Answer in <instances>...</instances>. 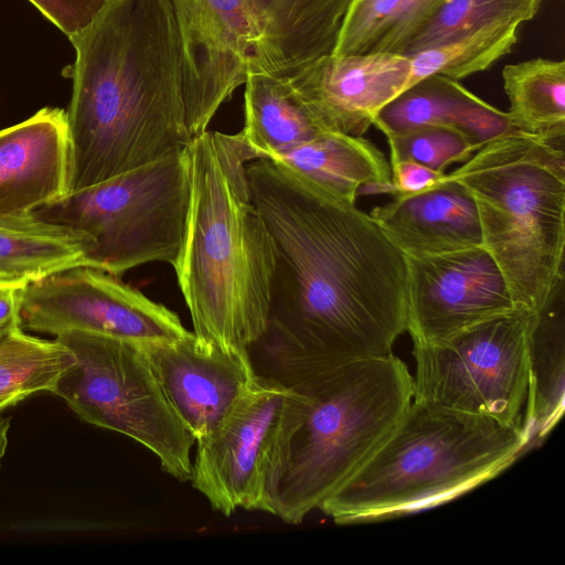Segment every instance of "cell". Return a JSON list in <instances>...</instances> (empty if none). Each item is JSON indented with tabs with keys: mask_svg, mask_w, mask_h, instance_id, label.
Returning <instances> with one entry per match:
<instances>
[{
	"mask_svg": "<svg viewBox=\"0 0 565 565\" xmlns=\"http://www.w3.org/2000/svg\"><path fill=\"white\" fill-rule=\"evenodd\" d=\"M170 2L182 50L185 121L194 138L249 73H271L278 0Z\"/></svg>",
	"mask_w": 565,
	"mask_h": 565,
	"instance_id": "8fae6325",
	"label": "cell"
},
{
	"mask_svg": "<svg viewBox=\"0 0 565 565\" xmlns=\"http://www.w3.org/2000/svg\"><path fill=\"white\" fill-rule=\"evenodd\" d=\"M411 73L406 55L330 54L287 82L323 130L362 137L379 111L411 86Z\"/></svg>",
	"mask_w": 565,
	"mask_h": 565,
	"instance_id": "5bb4252c",
	"label": "cell"
},
{
	"mask_svg": "<svg viewBox=\"0 0 565 565\" xmlns=\"http://www.w3.org/2000/svg\"><path fill=\"white\" fill-rule=\"evenodd\" d=\"M413 396V376L393 353L332 374L310 396L291 437L273 514L299 524L319 509L384 445Z\"/></svg>",
	"mask_w": 565,
	"mask_h": 565,
	"instance_id": "8992f818",
	"label": "cell"
},
{
	"mask_svg": "<svg viewBox=\"0 0 565 565\" xmlns=\"http://www.w3.org/2000/svg\"><path fill=\"white\" fill-rule=\"evenodd\" d=\"M386 140L391 163L408 160L438 172L467 161L477 151L461 132L444 126H422L387 136Z\"/></svg>",
	"mask_w": 565,
	"mask_h": 565,
	"instance_id": "4316f807",
	"label": "cell"
},
{
	"mask_svg": "<svg viewBox=\"0 0 565 565\" xmlns=\"http://www.w3.org/2000/svg\"><path fill=\"white\" fill-rule=\"evenodd\" d=\"M518 24L484 26L409 57L411 86L429 75H443L456 81L489 68L509 54L518 42Z\"/></svg>",
	"mask_w": 565,
	"mask_h": 565,
	"instance_id": "cb8c5ba5",
	"label": "cell"
},
{
	"mask_svg": "<svg viewBox=\"0 0 565 565\" xmlns=\"http://www.w3.org/2000/svg\"><path fill=\"white\" fill-rule=\"evenodd\" d=\"M75 356L53 394L84 422L141 444L179 481L192 476L195 438L168 399L142 343L86 331L55 337Z\"/></svg>",
	"mask_w": 565,
	"mask_h": 565,
	"instance_id": "ba28073f",
	"label": "cell"
},
{
	"mask_svg": "<svg viewBox=\"0 0 565 565\" xmlns=\"http://www.w3.org/2000/svg\"><path fill=\"white\" fill-rule=\"evenodd\" d=\"M23 329L57 334L86 331L139 343L180 339L178 315L105 270L76 266L25 286Z\"/></svg>",
	"mask_w": 565,
	"mask_h": 565,
	"instance_id": "7c38bea8",
	"label": "cell"
},
{
	"mask_svg": "<svg viewBox=\"0 0 565 565\" xmlns=\"http://www.w3.org/2000/svg\"><path fill=\"white\" fill-rule=\"evenodd\" d=\"M28 284L0 280V338L22 328V292Z\"/></svg>",
	"mask_w": 565,
	"mask_h": 565,
	"instance_id": "1f68e13d",
	"label": "cell"
},
{
	"mask_svg": "<svg viewBox=\"0 0 565 565\" xmlns=\"http://www.w3.org/2000/svg\"><path fill=\"white\" fill-rule=\"evenodd\" d=\"M275 245L264 333L247 349L257 376L309 396L353 362L392 353L406 331L407 265L375 220L282 164H246Z\"/></svg>",
	"mask_w": 565,
	"mask_h": 565,
	"instance_id": "6da1fadb",
	"label": "cell"
},
{
	"mask_svg": "<svg viewBox=\"0 0 565 565\" xmlns=\"http://www.w3.org/2000/svg\"><path fill=\"white\" fill-rule=\"evenodd\" d=\"M373 125L385 137L422 126L461 132L478 150L489 141L519 131L507 113L463 87L459 81L429 75L385 105Z\"/></svg>",
	"mask_w": 565,
	"mask_h": 565,
	"instance_id": "ac0fdd59",
	"label": "cell"
},
{
	"mask_svg": "<svg viewBox=\"0 0 565 565\" xmlns=\"http://www.w3.org/2000/svg\"><path fill=\"white\" fill-rule=\"evenodd\" d=\"M142 345L168 399L195 441L218 426L256 379L247 351L203 345L193 332Z\"/></svg>",
	"mask_w": 565,
	"mask_h": 565,
	"instance_id": "9a60e30c",
	"label": "cell"
},
{
	"mask_svg": "<svg viewBox=\"0 0 565 565\" xmlns=\"http://www.w3.org/2000/svg\"><path fill=\"white\" fill-rule=\"evenodd\" d=\"M93 239L78 231L28 216L0 220V280L30 284L88 266Z\"/></svg>",
	"mask_w": 565,
	"mask_h": 565,
	"instance_id": "44dd1931",
	"label": "cell"
},
{
	"mask_svg": "<svg viewBox=\"0 0 565 565\" xmlns=\"http://www.w3.org/2000/svg\"><path fill=\"white\" fill-rule=\"evenodd\" d=\"M390 166V194L393 196L423 192L444 182L448 178L446 172H438L408 160L391 163Z\"/></svg>",
	"mask_w": 565,
	"mask_h": 565,
	"instance_id": "4dcf8cb0",
	"label": "cell"
},
{
	"mask_svg": "<svg viewBox=\"0 0 565 565\" xmlns=\"http://www.w3.org/2000/svg\"><path fill=\"white\" fill-rule=\"evenodd\" d=\"M70 192L185 149L182 50L170 0H107L68 38Z\"/></svg>",
	"mask_w": 565,
	"mask_h": 565,
	"instance_id": "7a4b0ae2",
	"label": "cell"
},
{
	"mask_svg": "<svg viewBox=\"0 0 565 565\" xmlns=\"http://www.w3.org/2000/svg\"><path fill=\"white\" fill-rule=\"evenodd\" d=\"M10 429V419L0 415V467L8 448V434Z\"/></svg>",
	"mask_w": 565,
	"mask_h": 565,
	"instance_id": "d6a6232c",
	"label": "cell"
},
{
	"mask_svg": "<svg viewBox=\"0 0 565 565\" xmlns=\"http://www.w3.org/2000/svg\"><path fill=\"white\" fill-rule=\"evenodd\" d=\"M323 132L287 79L259 72L247 75L241 134L257 159H271Z\"/></svg>",
	"mask_w": 565,
	"mask_h": 565,
	"instance_id": "7402d4cb",
	"label": "cell"
},
{
	"mask_svg": "<svg viewBox=\"0 0 565 565\" xmlns=\"http://www.w3.org/2000/svg\"><path fill=\"white\" fill-rule=\"evenodd\" d=\"M529 449L522 423L413 399L377 452L318 510L352 525L431 509L493 479Z\"/></svg>",
	"mask_w": 565,
	"mask_h": 565,
	"instance_id": "277c9868",
	"label": "cell"
},
{
	"mask_svg": "<svg viewBox=\"0 0 565 565\" xmlns=\"http://www.w3.org/2000/svg\"><path fill=\"white\" fill-rule=\"evenodd\" d=\"M535 312L516 309L435 345L414 347L413 399L504 425L522 423Z\"/></svg>",
	"mask_w": 565,
	"mask_h": 565,
	"instance_id": "30bf717a",
	"label": "cell"
},
{
	"mask_svg": "<svg viewBox=\"0 0 565 565\" xmlns=\"http://www.w3.org/2000/svg\"><path fill=\"white\" fill-rule=\"evenodd\" d=\"M401 0H352L332 54L373 53L390 31Z\"/></svg>",
	"mask_w": 565,
	"mask_h": 565,
	"instance_id": "83f0119b",
	"label": "cell"
},
{
	"mask_svg": "<svg viewBox=\"0 0 565 565\" xmlns=\"http://www.w3.org/2000/svg\"><path fill=\"white\" fill-rule=\"evenodd\" d=\"M65 110L44 107L0 130V220L28 216L70 193Z\"/></svg>",
	"mask_w": 565,
	"mask_h": 565,
	"instance_id": "2e32d148",
	"label": "cell"
},
{
	"mask_svg": "<svg viewBox=\"0 0 565 565\" xmlns=\"http://www.w3.org/2000/svg\"><path fill=\"white\" fill-rule=\"evenodd\" d=\"M447 0H401L392 26L374 52L401 54Z\"/></svg>",
	"mask_w": 565,
	"mask_h": 565,
	"instance_id": "f1b7e54d",
	"label": "cell"
},
{
	"mask_svg": "<svg viewBox=\"0 0 565 565\" xmlns=\"http://www.w3.org/2000/svg\"><path fill=\"white\" fill-rule=\"evenodd\" d=\"M405 258L406 331L414 347L443 343L480 322L520 309L484 246Z\"/></svg>",
	"mask_w": 565,
	"mask_h": 565,
	"instance_id": "4fadbf2b",
	"label": "cell"
},
{
	"mask_svg": "<svg viewBox=\"0 0 565 565\" xmlns=\"http://www.w3.org/2000/svg\"><path fill=\"white\" fill-rule=\"evenodd\" d=\"M310 397L257 376L218 426L196 440L191 482L213 510L273 514L294 433Z\"/></svg>",
	"mask_w": 565,
	"mask_h": 565,
	"instance_id": "9c48e42d",
	"label": "cell"
},
{
	"mask_svg": "<svg viewBox=\"0 0 565 565\" xmlns=\"http://www.w3.org/2000/svg\"><path fill=\"white\" fill-rule=\"evenodd\" d=\"M370 215L405 256L439 255L483 246L476 202L449 174L428 190L394 196L375 206Z\"/></svg>",
	"mask_w": 565,
	"mask_h": 565,
	"instance_id": "e0dca14e",
	"label": "cell"
},
{
	"mask_svg": "<svg viewBox=\"0 0 565 565\" xmlns=\"http://www.w3.org/2000/svg\"><path fill=\"white\" fill-rule=\"evenodd\" d=\"M29 396L30 395H28L25 393H15V394L0 397V413L10 406L17 405L18 403H20L21 401L25 399Z\"/></svg>",
	"mask_w": 565,
	"mask_h": 565,
	"instance_id": "836d02e7",
	"label": "cell"
},
{
	"mask_svg": "<svg viewBox=\"0 0 565 565\" xmlns=\"http://www.w3.org/2000/svg\"><path fill=\"white\" fill-rule=\"evenodd\" d=\"M542 0H447L435 17L408 42L411 56L461 34L495 24L532 20Z\"/></svg>",
	"mask_w": 565,
	"mask_h": 565,
	"instance_id": "484cf974",
	"label": "cell"
},
{
	"mask_svg": "<svg viewBox=\"0 0 565 565\" xmlns=\"http://www.w3.org/2000/svg\"><path fill=\"white\" fill-rule=\"evenodd\" d=\"M67 38L86 28L107 0H29Z\"/></svg>",
	"mask_w": 565,
	"mask_h": 565,
	"instance_id": "f546056e",
	"label": "cell"
},
{
	"mask_svg": "<svg viewBox=\"0 0 565 565\" xmlns=\"http://www.w3.org/2000/svg\"><path fill=\"white\" fill-rule=\"evenodd\" d=\"M501 75L513 126L522 134L564 145L565 62L534 57L505 65Z\"/></svg>",
	"mask_w": 565,
	"mask_h": 565,
	"instance_id": "603a6c76",
	"label": "cell"
},
{
	"mask_svg": "<svg viewBox=\"0 0 565 565\" xmlns=\"http://www.w3.org/2000/svg\"><path fill=\"white\" fill-rule=\"evenodd\" d=\"M564 278L535 313L529 337V385L522 425L530 448L543 441L564 413Z\"/></svg>",
	"mask_w": 565,
	"mask_h": 565,
	"instance_id": "ffe728a7",
	"label": "cell"
},
{
	"mask_svg": "<svg viewBox=\"0 0 565 565\" xmlns=\"http://www.w3.org/2000/svg\"><path fill=\"white\" fill-rule=\"evenodd\" d=\"M74 364L72 351L56 339L33 337L23 329L0 338V397L53 393Z\"/></svg>",
	"mask_w": 565,
	"mask_h": 565,
	"instance_id": "d4e9b609",
	"label": "cell"
},
{
	"mask_svg": "<svg viewBox=\"0 0 565 565\" xmlns=\"http://www.w3.org/2000/svg\"><path fill=\"white\" fill-rule=\"evenodd\" d=\"M475 152L449 175L471 193L516 307L536 313L564 278V145L516 131Z\"/></svg>",
	"mask_w": 565,
	"mask_h": 565,
	"instance_id": "5b68a950",
	"label": "cell"
},
{
	"mask_svg": "<svg viewBox=\"0 0 565 565\" xmlns=\"http://www.w3.org/2000/svg\"><path fill=\"white\" fill-rule=\"evenodd\" d=\"M186 148L70 192L31 215L88 235V267L120 276L152 262L174 266L190 203Z\"/></svg>",
	"mask_w": 565,
	"mask_h": 565,
	"instance_id": "52a82bcc",
	"label": "cell"
},
{
	"mask_svg": "<svg viewBox=\"0 0 565 565\" xmlns=\"http://www.w3.org/2000/svg\"><path fill=\"white\" fill-rule=\"evenodd\" d=\"M274 160L326 194L355 203L360 193H390L391 166L371 141L326 131Z\"/></svg>",
	"mask_w": 565,
	"mask_h": 565,
	"instance_id": "d6986e66",
	"label": "cell"
},
{
	"mask_svg": "<svg viewBox=\"0 0 565 565\" xmlns=\"http://www.w3.org/2000/svg\"><path fill=\"white\" fill-rule=\"evenodd\" d=\"M186 150L191 192L173 266L179 287L201 344L247 351L267 326L276 259L246 175L257 157L241 132L205 130Z\"/></svg>",
	"mask_w": 565,
	"mask_h": 565,
	"instance_id": "3957f363",
	"label": "cell"
}]
</instances>
